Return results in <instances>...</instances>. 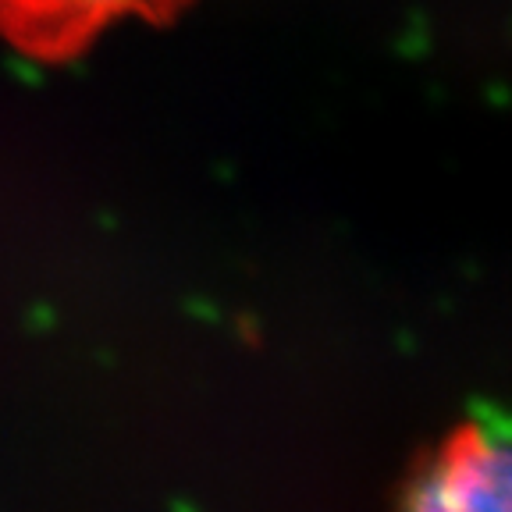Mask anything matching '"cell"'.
<instances>
[{"instance_id": "cell-1", "label": "cell", "mask_w": 512, "mask_h": 512, "mask_svg": "<svg viewBox=\"0 0 512 512\" xmlns=\"http://www.w3.org/2000/svg\"><path fill=\"white\" fill-rule=\"evenodd\" d=\"M185 0H0V36L25 57L61 61L104 29L132 18L160 22Z\"/></svg>"}, {"instance_id": "cell-2", "label": "cell", "mask_w": 512, "mask_h": 512, "mask_svg": "<svg viewBox=\"0 0 512 512\" xmlns=\"http://www.w3.org/2000/svg\"><path fill=\"white\" fill-rule=\"evenodd\" d=\"M470 438L480 441V445H509V424L505 416L491 406L488 399H473L470 402Z\"/></svg>"}, {"instance_id": "cell-3", "label": "cell", "mask_w": 512, "mask_h": 512, "mask_svg": "<svg viewBox=\"0 0 512 512\" xmlns=\"http://www.w3.org/2000/svg\"><path fill=\"white\" fill-rule=\"evenodd\" d=\"M168 509H171V512H203L200 505H196V502H189V498H175V502H171Z\"/></svg>"}, {"instance_id": "cell-4", "label": "cell", "mask_w": 512, "mask_h": 512, "mask_svg": "<svg viewBox=\"0 0 512 512\" xmlns=\"http://www.w3.org/2000/svg\"><path fill=\"white\" fill-rule=\"evenodd\" d=\"M36 328H50V324H54V317H50V310H36Z\"/></svg>"}, {"instance_id": "cell-5", "label": "cell", "mask_w": 512, "mask_h": 512, "mask_svg": "<svg viewBox=\"0 0 512 512\" xmlns=\"http://www.w3.org/2000/svg\"><path fill=\"white\" fill-rule=\"evenodd\" d=\"M399 345H402V352H413V338H409V335H402Z\"/></svg>"}]
</instances>
